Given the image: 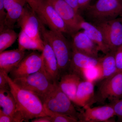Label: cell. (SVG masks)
Listing matches in <instances>:
<instances>
[{
    "label": "cell",
    "instance_id": "cell-13",
    "mask_svg": "<svg viewBox=\"0 0 122 122\" xmlns=\"http://www.w3.org/2000/svg\"><path fill=\"white\" fill-rule=\"evenodd\" d=\"M72 49L89 56L99 58L98 46L83 31L72 34Z\"/></svg>",
    "mask_w": 122,
    "mask_h": 122
},
{
    "label": "cell",
    "instance_id": "cell-1",
    "mask_svg": "<svg viewBox=\"0 0 122 122\" xmlns=\"http://www.w3.org/2000/svg\"><path fill=\"white\" fill-rule=\"evenodd\" d=\"M4 74L16 100L18 113L23 122H28L35 118L47 116L42 101L38 96L20 87L8 74L5 72Z\"/></svg>",
    "mask_w": 122,
    "mask_h": 122
},
{
    "label": "cell",
    "instance_id": "cell-3",
    "mask_svg": "<svg viewBox=\"0 0 122 122\" xmlns=\"http://www.w3.org/2000/svg\"><path fill=\"white\" fill-rule=\"evenodd\" d=\"M82 11L86 21L96 25L116 19L122 15V3L119 0H97Z\"/></svg>",
    "mask_w": 122,
    "mask_h": 122
},
{
    "label": "cell",
    "instance_id": "cell-24",
    "mask_svg": "<svg viewBox=\"0 0 122 122\" xmlns=\"http://www.w3.org/2000/svg\"><path fill=\"white\" fill-rule=\"evenodd\" d=\"M0 53L4 51L15 42L18 35L13 28L3 27L0 28Z\"/></svg>",
    "mask_w": 122,
    "mask_h": 122
},
{
    "label": "cell",
    "instance_id": "cell-7",
    "mask_svg": "<svg viewBox=\"0 0 122 122\" xmlns=\"http://www.w3.org/2000/svg\"><path fill=\"white\" fill-rule=\"evenodd\" d=\"M35 13L42 24L50 30L72 34L65 22L47 0H42Z\"/></svg>",
    "mask_w": 122,
    "mask_h": 122
},
{
    "label": "cell",
    "instance_id": "cell-23",
    "mask_svg": "<svg viewBox=\"0 0 122 122\" xmlns=\"http://www.w3.org/2000/svg\"><path fill=\"white\" fill-rule=\"evenodd\" d=\"M18 39V48L20 50L38 51L41 52L44 50V41H38L32 39L21 30Z\"/></svg>",
    "mask_w": 122,
    "mask_h": 122
},
{
    "label": "cell",
    "instance_id": "cell-35",
    "mask_svg": "<svg viewBox=\"0 0 122 122\" xmlns=\"http://www.w3.org/2000/svg\"><path fill=\"white\" fill-rule=\"evenodd\" d=\"M71 7H73L77 12H79L78 9L79 0H64Z\"/></svg>",
    "mask_w": 122,
    "mask_h": 122
},
{
    "label": "cell",
    "instance_id": "cell-15",
    "mask_svg": "<svg viewBox=\"0 0 122 122\" xmlns=\"http://www.w3.org/2000/svg\"><path fill=\"white\" fill-rule=\"evenodd\" d=\"M94 83L82 80L78 87L74 103L83 107H91L95 102Z\"/></svg>",
    "mask_w": 122,
    "mask_h": 122
},
{
    "label": "cell",
    "instance_id": "cell-10",
    "mask_svg": "<svg viewBox=\"0 0 122 122\" xmlns=\"http://www.w3.org/2000/svg\"><path fill=\"white\" fill-rule=\"evenodd\" d=\"M17 23L21 30L30 38L37 41H43L41 37V22L28 4Z\"/></svg>",
    "mask_w": 122,
    "mask_h": 122
},
{
    "label": "cell",
    "instance_id": "cell-2",
    "mask_svg": "<svg viewBox=\"0 0 122 122\" xmlns=\"http://www.w3.org/2000/svg\"><path fill=\"white\" fill-rule=\"evenodd\" d=\"M44 25L41 22V34L42 38L47 40L54 52L61 76L69 71L73 53L72 45L64 36L63 33L47 29Z\"/></svg>",
    "mask_w": 122,
    "mask_h": 122
},
{
    "label": "cell",
    "instance_id": "cell-8",
    "mask_svg": "<svg viewBox=\"0 0 122 122\" xmlns=\"http://www.w3.org/2000/svg\"><path fill=\"white\" fill-rule=\"evenodd\" d=\"M95 25L102 34L110 51H115L122 46V22L120 18H116Z\"/></svg>",
    "mask_w": 122,
    "mask_h": 122
},
{
    "label": "cell",
    "instance_id": "cell-31",
    "mask_svg": "<svg viewBox=\"0 0 122 122\" xmlns=\"http://www.w3.org/2000/svg\"><path fill=\"white\" fill-rule=\"evenodd\" d=\"M0 122H15L14 119L10 116L4 113L0 109Z\"/></svg>",
    "mask_w": 122,
    "mask_h": 122
},
{
    "label": "cell",
    "instance_id": "cell-28",
    "mask_svg": "<svg viewBox=\"0 0 122 122\" xmlns=\"http://www.w3.org/2000/svg\"><path fill=\"white\" fill-rule=\"evenodd\" d=\"M115 57L118 71H122V46L116 50Z\"/></svg>",
    "mask_w": 122,
    "mask_h": 122
},
{
    "label": "cell",
    "instance_id": "cell-21",
    "mask_svg": "<svg viewBox=\"0 0 122 122\" xmlns=\"http://www.w3.org/2000/svg\"><path fill=\"white\" fill-rule=\"evenodd\" d=\"M81 29L97 46L100 51L105 54L110 51L105 42L102 34L96 25L84 19L81 22Z\"/></svg>",
    "mask_w": 122,
    "mask_h": 122
},
{
    "label": "cell",
    "instance_id": "cell-18",
    "mask_svg": "<svg viewBox=\"0 0 122 122\" xmlns=\"http://www.w3.org/2000/svg\"><path fill=\"white\" fill-rule=\"evenodd\" d=\"M82 78L72 72H66L60 77L58 84L60 89L74 103L76 92Z\"/></svg>",
    "mask_w": 122,
    "mask_h": 122
},
{
    "label": "cell",
    "instance_id": "cell-11",
    "mask_svg": "<svg viewBox=\"0 0 122 122\" xmlns=\"http://www.w3.org/2000/svg\"><path fill=\"white\" fill-rule=\"evenodd\" d=\"M43 66L42 54L33 52L25 56L10 72L12 79L25 77L37 72Z\"/></svg>",
    "mask_w": 122,
    "mask_h": 122
},
{
    "label": "cell",
    "instance_id": "cell-36",
    "mask_svg": "<svg viewBox=\"0 0 122 122\" xmlns=\"http://www.w3.org/2000/svg\"><path fill=\"white\" fill-rule=\"evenodd\" d=\"M120 18H120V20H121V21H122V15H120Z\"/></svg>",
    "mask_w": 122,
    "mask_h": 122
},
{
    "label": "cell",
    "instance_id": "cell-32",
    "mask_svg": "<svg viewBox=\"0 0 122 122\" xmlns=\"http://www.w3.org/2000/svg\"><path fill=\"white\" fill-rule=\"evenodd\" d=\"M42 0H25L27 4L34 12H36Z\"/></svg>",
    "mask_w": 122,
    "mask_h": 122
},
{
    "label": "cell",
    "instance_id": "cell-25",
    "mask_svg": "<svg viewBox=\"0 0 122 122\" xmlns=\"http://www.w3.org/2000/svg\"><path fill=\"white\" fill-rule=\"evenodd\" d=\"M82 79L92 82L100 81L102 77V71L100 65L90 66L82 70L80 75Z\"/></svg>",
    "mask_w": 122,
    "mask_h": 122
},
{
    "label": "cell",
    "instance_id": "cell-9",
    "mask_svg": "<svg viewBox=\"0 0 122 122\" xmlns=\"http://www.w3.org/2000/svg\"><path fill=\"white\" fill-rule=\"evenodd\" d=\"M65 22L72 35L81 30V24L84 19L79 13L64 0H47Z\"/></svg>",
    "mask_w": 122,
    "mask_h": 122
},
{
    "label": "cell",
    "instance_id": "cell-22",
    "mask_svg": "<svg viewBox=\"0 0 122 122\" xmlns=\"http://www.w3.org/2000/svg\"><path fill=\"white\" fill-rule=\"evenodd\" d=\"M115 51H110L100 58L99 65L102 71L100 81L107 78L118 72L116 62Z\"/></svg>",
    "mask_w": 122,
    "mask_h": 122
},
{
    "label": "cell",
    "instance_id": "cell-20",
    "mask_svg": "<svg viewBox=\"0 0 122 122\" xmlns=\"http://www.w3.org/2000/svg\"><path fill=\"white\" fill-rule=\"evenodd\" d=\"M0 106L3 111L12 117L15 122H23L18 113L16 100L10 89H0Z\"/></svg>",
    "mask_w": 122,
    "mask_h": 122
},
{
    "label": "cell",
    "instance_id": "cell-33",
    "mask_svg": "<svg viewBox=\"0 0 122 122\" xmlns=\"http://www.w3.org/2000/svg\"><path fill=\"white\" fill-rule=\"evenodd\" d=\"M91 0H79V11H83L88 7L90 4Z\"/></svg>",
    "mask_w": 122,
    "mask_h": 122
},
{
    "label": "cell",
    "instance_id": "cell-34",
    "mask_svg": "<svg viewBox=\"0 0 122 122\" xmlns=\"http://www.w3.org/2000/svg\"><path fill=\"white\" fill-rule=\"evenodd\" d=\"M32 122H52L51 118L48 116H41L32 119Z\"/></svg>",
    "mask_w": 122,
    "mask_h": 122
},
{
    "label": "cell",
    "instance_id": "cell-17",
    "mask_svg": "<svg viewBox=\"0 0 122 122\" xmlns=\"http://www.w3.org/2000/svg\"><path fill=\"white\" fill-rule=\"evenodd\" d=\"M25 51L18 48L0 53V70L8 74L25 56Z\"/></svg>",
    "mask_w": 122,
    "mask_h": 122
},
{
    "label": "cell",
    "instance_id": "cell-27",
    "mask_svg": "<svg viewBox=\"0 0 122 122\" xmlns=\"http://www.w3.org/2000/svg\"><path fill=\"white\" fill-rule=\"evenodd\" d=\"M113 107L116 115L119 120H122V99L111 103Z\"/></svg>",
    "mask_w": 122,
    "mask_h": 122
},
{
    "label": "cell",
    "instance_id": "cell-16",
    "mask_svg": "<svg viewBox=\"0 0 122 122\" xmlns=\"http://www.w3.org/2000/svg\"><path fill=\"white\" fill-rule=\"evenodd\" d=\"M7 16L4 27L13 28L27 4L25 0H4Z\"/></svg>",
    "mask_w": 122,
    "mask_h": 122
},
{
    "label": "cell",
    "instance_id": "cell-29",
    "mask_svg": "<svg viewBox=\"0 0 122 122\" xmlns=\"http://www.w3.org/2000/svg\"><path fill=\"white\" fill-rule=\"evenodd\" d=\"M4 0H0V28L4 27L7 12L5 8Z\"/></svg>",
    "mask_w": 122,
    "mask_h": 122
},
{
    "label": "cell",
    "instance_id": "cell-30",
    "mask_svg": "<svg viewBox=\"0 0 122 122\" xmlns=\"http://www.w3.org/2000/svg\"><path fill=\"white\" fill-rule=\"evenodd\" d=\"M0 89H10L9 85L5 77L4 72L0 70Z\"/></svg>",
    "mask_w": 122,
    "mask_h": 122
},
{
    "label": "cell",
    "instance_id": "cell-12",
    "mask_svg": "<svg viewBox=\"0 0 122 122\" xmlns=\"http://www.w3.org/2000/svg\"><path fill=\"white\" fill-rule=\"evenodd\" d=\"M79 113V122H106L116 116L111 104L91 107H87Z\"/></svg>",
    "mask_w": 122,
    "mask_h": 122
},
{
    "label": "cell",
    "instance_id": "cell-26",
    "mask_svg": "<svg viewBox=\"0 0 122 122\" xmlns=\"http://www.w3.org/2000/svg\"><path fill=\"white\" fill-rule=\"evenodd\" d=\"M46 115L51 118L52 122H77L78 120L76 118L51 111L45 107Z\"/></svg>",
    "mask_w": 122,
    "mask_h": 122
},
{
    "label": "cell",
    "instance_id": "cell-4",
    "mask_svg": "<svg viewBox=\"0 0 122 122\" xmlns=\"http://www.w3.org/2000/svg\"><path fill=\"white\" fill-rule=\"evenodd\" d=\"M13 80L18 86L33 92L41 100L52 89L56 82L46 73L43 66L37 72Z\"/></svg>",
    "mask_w": 122,
    "mask_h": 122
},
{
    "label": "cell",
    "instance_id": "cell-5",
    "mask_svg": "<svg viewBox=\"0 0 122 122\" xmlns=\"http://www.w3.org/2000/svg\"><path fill=\"white\" fill-rule=\"evenodd\" d=\"M58 82L42 99L44 107L51 111L69 116L78 120L79 113L72 102L60 89Z\"/></svg>",
    "mask_w": 122,
    "mask_h": 122
},
{
    "label": "cell",
    "instance_id": "cell-19",
    "mask_svg": "<svg viewBox=\"0 0 122 122\" xmlns=\"http://www.w3.org/2000/svg\"><path fill=\"white\" fill-rule=\"evenodd\" d=\"M100 58L89 56L73 50L72 59L68 72L74 73L79 76L82 70L90 66L98 65Z\"/></svg>",
    "mask_w": 122,
    "mask_h": 122
},
{
    "label": "cell",
    "instance_id": "cell-6",
    "mask_svg": "<svg viewBox=\"0 0 122 122\" xmlns=\"http://www.w3.org/2000/svg\"><path fill=\"white\" fill-rule=\"evenodd\" d=\"M95 102L101 103L108 100L111 103L122 99V71L101 81Z\"/></svg>",
    "mask_w": 122,
    "mask_h": 122
},
{
    "label": "cell",
    "instance_id": "cell-14",
    "mask_svg": "<svg viewBox=\"0 0 122 122\" xmlns=\"http://www.w3.org/2000/svg\"><path fill=\"white\" fill-rule=\"evenodd\" d=\"M44 42V50L42 52L43 66L46 73L55 82H58L61 75L57 61L51 46L47 40L42 38Z\"/></svg>",
    "mask_w": 122,
    "mask_h": 122
}]
</instances>
